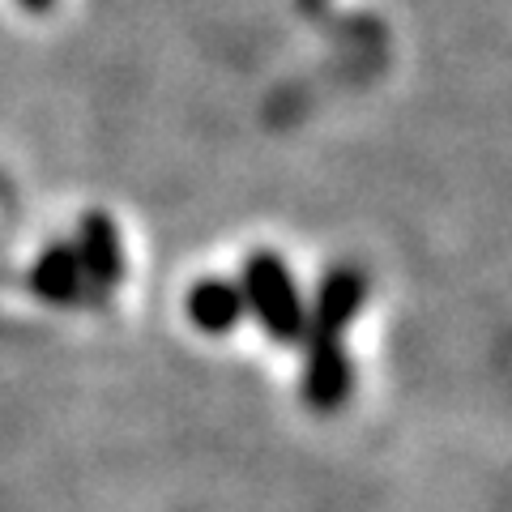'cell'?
<instances>
[{
	"instance_id": "2",
	"label": "cell",
	"mask_w": 512,
	"mask_h": 512,
	"mask_svg": "<svg viewBox=\"0 0 512 512\" xmlns=\"http://www.w3.org/2000/svg\"><path fill=\"white\" fill-rule=\"evenodd\" d=\"M77 265L82 274H90L99 286H116L124 274V256H120V235L111 227L107 214H90L82 222V244H77Z\"/></svg>"
},
{
	"instance_id": "6",
	"label": "cell",
	"mask_w": 512,
	"mask_h": 512,
	"mask_svg": "<svg viewBox=\"0 0 512 512\" xmlns=\"http://www.w3.org/2000/svg\"><path fill=\"white\" fill-rule=\"evenodd\" d=\"M363 295V282L355 274H338L329 286H325V325L329 329H338L346 325L350 316H355V303Z\"/></svg>"
},
{
	"instance_id": "3",
	"label": "cell",
	"mask_w": 512,
	"mask_h": 512,
	"mask_svg": "<svg viewBox=\"0 0 512 512\" xmlns=\"http://www.w3.org/2000/svg\"><path fill=\"white\" fill-rule=\"evenodd\" d=\"M30 286L52 299V303H69L77 299V291H82V265H77V252L73 248H52L43 256V261L35 265V274H30Z\"/></svg>"
},
{
	"instance_id": "1",
	"label": "cell",
	"mask_w": 512,
	"mask_h": 512,
	"mask_svg": "<svg viewBox=\"0 0 512 512\" xmlns=\"http://www.w3.org/2000/svg\"><path fill=\"white\" fill-rule=\"evenodd\" d=\"M248 295L256 303V312L278 338H295L303 329V312H299V299H295V286L286 278L282 261L274 256H256L248 265Z\"/></svg>"
},
{
	"instance_id": "4",
	"label": "cell",
	"mask_w": 512,
	"mask_h": 512,
	"mask_svg": "<svg viewBox=\"0 0 512 512\" xmlns=\"http://www.w3.org/2000/svg\"><path fill=\"white\" fill-rule=\"evenodd\" d=\"M188 316L197 320L201 329L222 333V329L235 325V316H239V295L231 291L227 282H201L197 291L188 295Z\"/></svg>"
},
{
	"instance_id": "5",
	"label": "cell",
	"mask_w": 512,
	"mask_h": 512,
	"mask_svg": "<svg viewBox=\"0 0 512 512\" xmlns=\"http://www.w3.org/2000/svg\"><path fill=\"white\" fill-rule=\"evenodd\" d=\"M338 393H346V363L333 346H320L312 363V397L320 406H329L338 402Z\"/></svg>"
}]
</instances>
